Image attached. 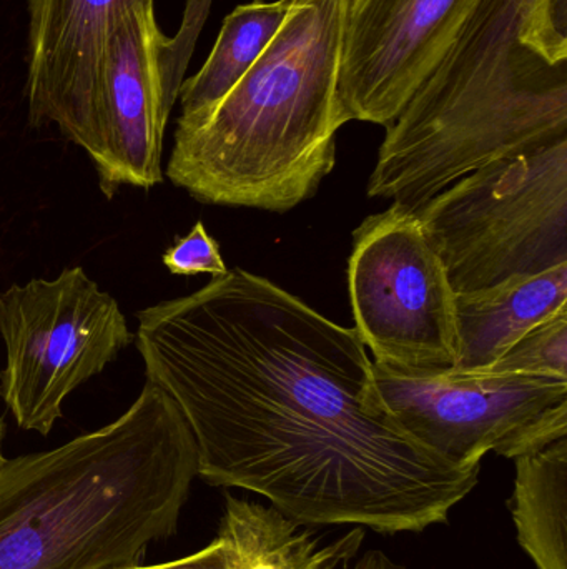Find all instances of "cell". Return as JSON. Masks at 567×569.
I'll use <instances>...</instances> for the list:
<instances>
[{
  "mask_svg": "<svg viewBox=\"0 0 567 569\" xmlns=\"http://www.w3.org/2000/svg\"><path fill=\"white\" fill-rule=\"evenodd\" d=\"M232 550L233 569H338L358 555L365 530L322 543L272 507L226 495L220 533Z\"/></svg>",
  "mask_w": 567,
  "mask_h": 569,
  "instance_id": "cell-13",
  "label": "cell"
},
{
  "mask_svg": "<svg viewBox=\"0 0 567 569\" xmlns=\"http://www.w3.org/2000/svg\"><path fill=\"white\" fill-rule=\"evenodd\" d=\"M372 368L396 423L456 467H479L488 451L516 460L567 437V378Z\"/></svg>",
  "mask_w": 567,
  "mask_h": 569,
  "instance_id": "cell-7",
  "label": "cell"
},
{
  "mask_svg": "<svg viewBox=\"0 0 567 569\" xmlns=\"http://www.w3.org/2000/svg\"><path fill=\"white\" fill-rule=\"evenodd\" d=\"M288 6L290 0H253L226 16L202 69L180 83V119L202 117L243 79L279 32Z\"/></svg>",
  "mask_w": 567,
  "mask_h": 569,
  "instance_id": "cell-15",
  "label": "cell"
},
{
  "mask_svg": "<svg viewBox=\"0 0 567 569\" xmlns=\"http://www.w3.org/2000/svg\"><path fill=\"white\" fill-rule=\"evenodd\" d=\"M348 0H290L265 52L196 119H179L166 163L203 203L288 212L315 197L336 160L340 62Z\"/></svg>",
  "mask_w": 567,
  "mask_h": 569,
  "instance_id": "cell-4",
  "label": "cell"
},
{
  "mask_svg": "<svg viewBox=\"0 0 567 569\" xmlns=\"http://www.w3.org/2000/svg\"><path fill=\"white\" fill-rule=\"evenodd\" d=\"M567 139V0H479L386 127L368 197L416 213L496 160Z\"/></svg>",
  "mask_w": 567,
  "mask_h": 569,
  "instance_id": "cell-2",
  "label": "cell"
},
{
  "mask_svg": "<svg viewBox=\"0 0 567 569\" xmlns=\"http://www.w3.org/2000/svg\"><path fill=\"white\" fill-rule=\"evenodd\" d=\"M567 310V263L485 290L455 293V365L488 371L516 341Z\"/></svg>",
  "mask_w": 567,
  "mask_h": 569,
  "instance_id": "cell-12",
  "label": "cell"
},
{
  "mask_svg": "<svg viewBox=\"0 0 567 569\" xmlns=\"http://www.w3.org/2000/svg\"><path fill=\"white\" fill-rule=\"evenodd\" d=\"M348 293L375 360L413 370L455 365V291L416 213L389 207L353 232Z\"/></svg>",
  "mask_w": 567,
  "mask_h": 569,
  "instance_id": "cell-8",
  "label": "cell"
},
{
  "mask_svg": "<svg viewBox=\"0 0 567 569\" xmlns=\"http://www.w3.org/2000/svg\"><path fill=\"white\" fill-rule=\"evenodd\" d=\"M115 569H233L232 550H230L229 541L219 535L209 547L190 555V557L169 561V563L152 565V567L136 565V567Z\"/></svg>",
  "mask_w": 567,
  "mask_h": 569,
  "instance_id": "cell-18",
  "label": "cell"
},
{
  "mask_svg": "<svg viewBox=\"0 0 567 569\" xmlns=\"http://www.w3.org/2000/svg\"><path fill=\"white\" fill-rule=\"evenodd\" d=\"M348 569H406L403 565L396 563L385 551L369 550L355 561Z\"/></svg>",
  "mask_w": 567,
  "mask_h": 569,
  "instance_id": "cell-19",
  "label": "cell"
},
{
  "mask_svg": "<svg viewBox=\"0 0 567 569\" xmlns=\"http://www.w3.org/2000/svg\"><path fill=\"white\" fill-rule=\"evenodd\" d=\"M488 371L567 378V310L529 330Z\"/></svg>",
  "mask_w": 567,
  "mask_h": 569,
  "instance_id": "cell-16",
  "label": "cell"
},
{
  "mask_svg": "<svg viewBox=\"0 0 567 569\" xmlns=\"http://www.w3.org/2000/svg\"><path fill=\"white\" fill-rule=\"evenodd\" d=\"M2 398L22 430L47 435L63 401L133 341L122 308L80 267L0 291Z\"/></svg>",
  "mask_w": 567,
  "mask_h": 569,
  "instance_id": "cell-6",
  "label": "cell"
},
{
  "mask_svg": "<svg viewBox=\"0 0 567 569\" xmlns=\"http://www.w3.org/2000/svg\"><path fill=\"white\" fill-rule=\"evenodd\" d=\"M143 0H29L27 103L33 127L57 126L89 156L95 143L107 33Z\"/></svg>",
  "mask_w": 567,
  "mask_h": 569,
  "instance_id": "cell-11",
  "label": "cell"
},
{
  "mask_svg": "<svg viewBox=\"0 0 567 569\" xmlns=\"http://www.w3.org/2000/svg\"><path fill=\"white\" fill-rule=\"evenodd\" d=\"M146 383L185 418L199 477L262 495L300 527L422 533L479 467L443 460L388 413L355 328L243 269L136 313Z\"/></svg>",
  "mask_w": 567,
  "mask_h": 569,
  "instance_id": "cell-1",
  "label": "cell"
},
{
  "mask_svg": "<svg viewBox=\"0 0 567 569\" xmlns=\"http://www.w3.org/2000/svg\"><path fill=\"white\" fill-rule=\"evenodd\" d=\"M153 0L132 3L110 23L103 53L95 143L89 153L107 199L122 187L163 182V140L179 97L173 40L155 20Z\"/></svg>",
  "mask_w": 567,
  "mask_h": 569,
  "instance_id": "cell-9",
  "label": "cell"
},
{
  "mask_svg": "<svg viewBox=\"0 0 567 569\" xmlns=\"http://www.w3.org/2000/svg\"><path fill=\"white\" fill-rule=\"evenodd\" d=\"M478 2L348 0L338 77L343 122H395Z\"/></svg>",
  "mask_w": 567,
  "mask_h": 569,
  "instance_id": "cell-10",
  "label": "cell"
},
{
  "mask_svg": "<svg viewBox=\"0 0 567 569\" xmlns=\"http://www.w3.org/2000/svg\"><path fill=\"white\" fill-rule=\"evenodd\" d=\"M199 477L192 431L145 383L129 410L62 447L0 468V569L142 565L176 533Z\"/></svg>",
  "mask_w": 567,
  "mask_h": 569,
  "instance_id": "cell-3",
  "label": "cell"
},
{
  "mask_svg": "<svg viewBox=\"0 0 567 569\" xmlns=\"http://www.w3.org/2000/svg\"><path fill=\"white\" fill-rule=\"evenodd\" d=\"M2 431H3L2 421H0V468H2L3 461H6V458H3V455H2Z\"/></svg>",
  "mask_w": 567,
  "mask_h": 569,
  "instance_id": "cell-20",
  "label": "cell"
},
{
  "mask_svg": "<svg viewBox=\"0 0 567 569\" xmlns=\"http://www.w3.org/2000/svg\"><path fill=\"white\" fill-rule=\"evenodd\" d=\"M162 262L173 276H210L216 279L229 272L219 243L206 232L203 222H196L189 236L176 239L163 253Z\"/></svg>",
  "mask_w": 567,
  "mask_h": 569,
  "instance_id": "cell-17",
  "label": "cell"
},
{
  "mask_svg": "<svg viewBox=\"0 0 567 569\" xmlns=\"http://www.w3.org/2000/svg\"><path fill=\"white\" fill-rule=\"evenodd\" d=\"M455 293L567 263V139L505 157L416 212Z\"/></svg>",
  "mask_w": 567,
  "mask_h": 569,
  "instance_id": "cell-5",
  "label": "cell"
},
{
  "mask_svg": "<svg viewBox=\"0 0 567 569\" xmlns=\"http://www.w3.org/2000/svg\"><path fill=\"white\" fill-rule=\"evenodd\" d=\"M513 520L538 569H567V437L516 458Z\"/></svg>",
  "mask_w": 567,
  "mask_h": 569,
  "instance_id": "cell-14",
  "label": "cell"
}]
</instances>
